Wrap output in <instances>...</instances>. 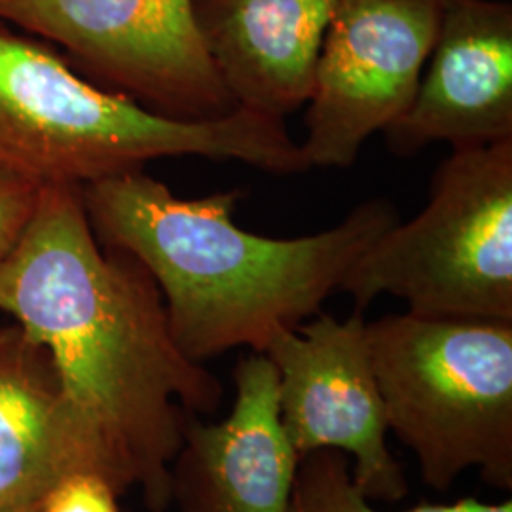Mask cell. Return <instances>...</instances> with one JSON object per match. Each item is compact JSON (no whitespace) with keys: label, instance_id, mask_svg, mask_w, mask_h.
I'll return each instance as SVG.
<instances>
[{"label":"cell","instance_id":"6da1fadb","mask_svg":"<svg viewBox=\"0 0 512 512\" xmlns=\"http://www.w3.org/2000/svg\"><path fill=\"white\" fill-rule=\"evenodd\" d=\"M0 313L48 351L93 471L167 511L184 412L213 416L224 387L177 346L147 268L95 238L80 186L40 188L0 266Z\"/></svg>","mask_w":512,"mask_h":512},{"label":"cell","instance_id":"7a4b0ae2","mask_svg":"<svg viewBox=\"0 0 512 512\" xmlns=\"http://www.w3.org/2000/svg\"><path fill=\"white\" fill-rule=\"evenodd\" d=\"M82 198L95 238L147 268L177 346L202 365L230 349L264 353L319 315L355 260L399 222L397 207L376 198L325 232L266 238L234 222L238 188L181 200L145 169L86 184Z\"/></svg>","mask_w":512,"mask_h":512},{"label":"cell","instance_id":"3957f363","mask_svg":"<svg viewBox=\"0 0 512 512\" xmlns=\"http://www.w3.org/2000/svg\"><path fill=\"white\" fill-rule=\"evenodd\" d=\"M175 156L272 175L310 169L283 120L245 109L167 118L93 84L54 46L0 21V179L82 188Z\"/></svg>","mask_w":512,"mask_h":512},{"label":"cell","instance_id":"277c9868","mask_svg":"<svg viewBox=\"0 0 512 512\" xmlns=\"http://www.w3.org/2000/svg\"><path fill=\"white\" fill-rule=\"evenodd\" d=\"M391 433L446 492L469 469L512 490V323L406 311L366 323Z\"/></svg>","mask_w":512,"mask_h":512},{"label":"cell","instance_id":"5b68a950","mask_svg":"<svg viewBox=\"0 0 512 512\" xmlns=\"http://www.w3.org/2000/svg\"><path fill=\"white\" fill-rule=\"evenodd\" d=\"M338 291L355 311L391 294L423 317L512 323V139L452 150L420 215L376 239Z\"/></svg>","mask_w":512,"mask_h":512},{"label":"cell","instance_id":"8992f818","mask_svg":"<svg viewBox=\"0 0 512 512\" xmlns=\"http://www.w3.org/2000/svg\"><path fill=\"white\" fill-rule=\"evenodd\" d=\"M0 21L156 114L198 122L238 109L203 46L192 0H0Z\"/></svg>","mask_w":512,"mask_h":512},{"label":"cell","instance_id":"52a82bcc","mask_svg":"<svg viewBox=\"0 0 512 512\" xmlns=\"http://www.w3.org/2000/svg\"><path fill=\"white\" fill-rule=\"evenodd\" d=\"M440 0H338L315 67L306 141L311 167H351L374 133L414 101L439 33Z\"/></svg>","mask_w":512,"mask_h":512},{"label":"cell","instance_id":"ba28073f","mask_svg":"<svg viewBox=\"0 0 512 512\" xmlns=\"http://www.w3.org/2000/svg\"><path fill=\"white\" fill-rule=\"evenodd\" d=\"M363 311L346 321L319 313L275 336L264 351L277 372L279 418L302 458L340 450L368 501L399 503L408 492L387 446V420L366 344Z\"/></svg>","mask_w":512,"mask_h":512},{"label":"cell","instance_id":"9c48e42d","mask_svg":"<svg viewBox=\"0 0 512 512\" xmlns=\"http://www.w3.org/2000/svg\"><path fill=\"white\" fill-rule=\"evenodd\" d=\"M412 105L385 129L397 156L512 139V4L440 0L439 33Z\"/></svg>","mask_w":512,"mask_h":512},{"label":"cell","instance_id":"30bf717a","mask_svg":"<svg viewBox=\"0 0 512 512\" xmlns=\"http://www.w3.org/2000/svg\"><path fill=\"white\" fill-rule=\"evenodd\" d=\"M230 414L203 423L190 414L171 463L179 512H289L300 456L279 418L277 372L266 353L234 368Z\"/></svg>","mask_w":512,"mask_h":512},{"label":"cell","instance_id":"8fae6325","mask_svg":"<svg viewBox=\"0 0 512 512\" xmlns=\"http://www.w3.org/2000/svg\"><path fill=\"white\" fill-rule=\"evenodd\" d=\"M338 0H192L203 46L238 109L283 120L310 101Z\"/></svg>","mask_w":512,"mask_h":512},{"label":"cell","instance_id":"7c38bea8","mask_svg":"<svg viewBox=\"0 0 512 512\" xmlns=\"http://www.w3.org/2000/svg\"><path fill=\"white\" fill-rule=\"evenodd\" d=\"M95 473L48 351L0 332V512H38L55 482ZM97 475V473H95Z\"/></svg>","mask_w":512,"mask_h":512},{"label":"cell","instance_id":"4fadbf2b","mask_svg":"<svg viewBox=\"0 0 512 512\" xmlns=\"http://www.w3.org/2000/svg\"><path fill=\"white\" fill-rule=\"evenodd\" d=\"M289 512H382L366 499L340 450H315L298 461ZM401 512H512V501L486 503L465 497L454 503H420Z\"/></svg>","mask_w":512,"mask_h":512},{"label":"cell","instance_id":"5bb4252c","mask_svg":"<svg viewBox=\"0 0 512 512\" xmlns=\"http://www.w3.org/2000/svg\"><path fill=\"white\" fill-rule=\"evenodd\" d=\"M118 497L103 476L71 473L55 482L38 512H122Z\"/></svg>","mask_w":512,"mask_h":512},{"label":"cell","instance_id":"9a60e30c","mask_svg":"<svg viewBox=\"0 0 512 512\" xmlns=\"http://www.w3.org/2000/svg\"><path fill=\"white\" fill-rule=\"evenodd\" d=\"M40 188L35 184L0 179V266L14 251L35 213Z\"/></svg>","mask_w":512,"mask_h":512},{"label":"cell","instance_id":"2e32d148","mask_svg":"<svg viewBox=\"0 0 512 512\" xmlns=\"http://www.w3.org/2000/svg\"><path fill=\"white\" fill-rule=\"evenodd\" d=\"M2 329H4V325H0V332H2Z\"/></svg>","mask_w":512,"mask_h":512}]
</instances>
